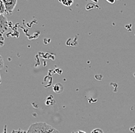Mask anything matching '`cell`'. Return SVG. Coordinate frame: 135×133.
<instances>
[{
    "instance_id": "obj_9",
    "label": "cell",
    "mask_w": 135,
    "mask_h": 133,
    "mask_svg": "<svg viewBox=\"0 0 135 133\" xmlns=\"http://www.w3.org/2000/svg\"><path fill=\"white\" fill-rule=\"evenodd\" d=\"M62 2L64 5H66L67 6H70L73 3L72 1H71H71H70V2Z\"/></svg>"
},
{
    "instance_id": "obj_8",
    "label": "cell",
    "mask_w": 135,
    "mask_h": 133,
    "mask_svg": "<svg viewBox=\"0 0 135 133\" xmlns=\"http://www.w3.org/2000/svg\"><path fill=\"white\" fill-rule=\"evenodd\" d=\"M91 133H104V132L101 129H95L92 130Z\"/></svg>"
},
{
    "instance_id": "obj_10",
    "label": "cell",
    "mask_w": 135,
    "mask_h": 133,
    "mask_svg": "<svg viewBox=\"0 0 135 133\" xmlns=\"http://www.w3.org/2000/svg\"><path fill=\"white\" fill-rule=\"evenodd\" d=\"M1 133H8L7 132V129H6V126H5V128H4V130H3V132Z\"/></svg>"
},
{
    "instance_id": "obj_13",
    "label": "cell",
    "mask_w": 135,
    "mask_h": 133,
    "mask_svg": "<svg viewBox=\"0 0 135 133\" xmlns=\"http://www.w3.org/2000/svg\"><path fill=\"white\" fill-rule=\"evenodd\" d=\"M72 133H74V132H72Z\"/></svg>"
},
{
    "instance_id": "obj_4",
    "label": "cell",
    "mask_w": 135,
    "mask_h": 133,
    "mask_svg": "<svg viewBox=\"0 0 135 133\" xmlns=\"http://www.w3.org/2000/svg\"><path fill=\"white\" fill-rule=\"evenodd\" d=\"M4 13H6V8L3 2L0 0V15H3Z\"/></svg>"
},
{
    "instance_id": "obj_5",
    "label": "cell",
    "mask_w": 135,
    "mask_h": 133,
    "mask_svg": "<svg viewBox=\"0 0 135 133\" xmlns=\"http://www.w3.org/2000/svg\"><path fill=\"white\" fill-rule=\"evenodd\" d=\"M5 44V39H4V37L2 35H0V47L3 46Z\"/></svg>"
},
{
    "instance_id": "obj_3",
    "label": "cell",
    "mask_w": 135,
    "mask_h": 133,
    "mask_svg": "<svg viewBox=\"0 0 135 133\" xmlns=\"http://www.w3.org/2000/svg\"><path fill=\"white\" fill-rule=\"evenodd\" d=\"M8 22L7 19L4 15H0V35H2L7 31Z\"/></svg>"
},
{
    "instance_id": "obj_1",
    "label": "cell",
    "mask_w": 135,
    "mask_h": 133,
    "mask_svg": "<svg viewBox=\"0 0 135 133\" xmlns=\"http://www.w3.org/2000/svg\"><path fill=\"white\" fill-rule=\"evenodd\" d=\"M28 133H59L57 129L45 122H36L29 126Z\"/></svg>"
},
{
    "instance_id": "obj_11",
    "label": "cell",
    "mask_w": 135,
    "mask_h": 133,
    "mask_svg": "<svg viewBox=\"0 0 135 133\" xmlns=\"http://www.w3.org/2000/svg\"><path fill=\"white\" fill-rule=\"evenodd\" d=\"M76 133H86V132H84V131H81V130H80V131H78Z\"/></svg>"
},
{
    "instance_id": "obj_2",
    "label": "cell",
    "mask_w": 135,
    "mask_h": 133,
    "mask_svg": "<svg viewBox=\"0 0 135 133\" xmlns=\"http://www.w3.org/2000/svg\"><path fill=\"white\" fill-rule=\"evenodd\" d=\"M5 8H6V13L10 15L13 12V10L16 8L17 4L16 0H2Z\"/></svg>"
},
{
    "instance_id": "obj_6",
    "label": "cell",
    "mask_w": 135,
    "mask_h": 133,
    "mask_svg": "<svg viewBox=\"0 0 135 133\" xmlns=\"http://www.w3.org/2000/svg\"><path fill=\"white\" fill-rule=\"evenodd\" d=\"M12 133H28L27 132V131H25V130H22V129H18V130H13Z\"/></svg>"
},
{
    "instance_id": "obj_7",
    "label": "cell",
    "mask_w": 135,
    "mask_h": 133,
    "mask_svg": "<svg viewBox=\"0 0 135 133\" xmlns=\"http://www.w3.org/2000/svg\"><path fill=\"white\" fill-rule=\"evenodd\" d=\"M4 68V61H3V58L2 57V56L0 55V70Z\"/></svg>"
},
{
    "instance_id": "obj_12",
    "label": "cell",
    "mask_w": 135,
    "mask_h": 133,
    "mask_svg": "<svg viewBox=\"0 0 135 133\" xmlns=\"http://www.w3.org/2000/svg\"><path fill=\"white\" fill-rule=\"evenodd\" d=\"M0 83H1V75H0Z\"/></svg>"
}]
</instances>
